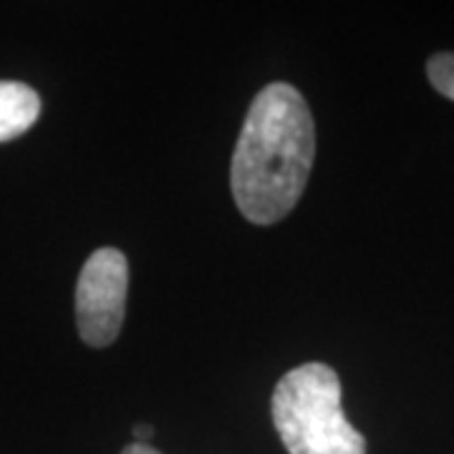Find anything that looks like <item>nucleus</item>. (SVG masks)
<instances>
[{
  "label": "nucleus",
  "mask_w": 454,
  "mask_h": 454,
  "mask_svg": "<svg viewBox=\"0 0 454 454\" xmlns=\"http://www.w3.org/2000/svg\"><path fill=\"white\" fill-rule=\"evenodd\" d=\"M41 98L20 82H0V142H11L38 121Z\"/></svg>",
  "instance_id": "4"
},
{
  "label": "nucleus",
  "mask_w": 454,
  "mask_h": 454,
  "mask_svg": "<svg viewBox=\"0 0 454 454\" xmlns=\"http://www.w3.org/2000/svg\"><path fill=\"white\" fill-rule=\"evenodd\" d=\"M129 265L121 250L101 247L83 262L76 283V325L89 346H109L124 324Z\"/></svg>",
  "instance_id": "3"
},
{
  "label": "nucleus",
  "mask_w": 454,
  "mask_h": 454,
  "mask_svg": "<svg viewBox=\"0 0 454 454\" xmlns=\"http://www.w3.org/2000/svg\"><path fill=\"white\" fill-rule=\"evenodd\" d=\"M427 76L442 97L454 101V53L442 51L427 61Z\"/></svg>",
  "instance_id": "5"
},
{
  "label": "nucleus",
  "mask_w": 454,
  "mask_h": 454,
  "mask_svg": "<svg viewBox=\"0 0 454 454\" xmlns=\"http://www.w3.org/2000/svg\"><path fill=\"white\" fill-rule=\"evenodd\" d=\"M273 424L291 454H366L340 406L339 373L321 361L288 372L273 391Z\"/></svg>",
  "instance_id": "2"
},
{
  "label": "nucleus",
  "mask_w": 454,
  "mask_h": 454,
  "mask_svg": "<svg viewBox=\"0 0 454 454\" xmlns=\"http://www.w3.org/2000/svg\"><path fill=\"white\" fill-rule=\"evenodd\" d=\"M121 454H160L154 447H149V444H139V442H134L129 447H124V452Z\"/></svg>",
  "instance_id": "7"
},
{
  "label": "nucleus",
  "mask_w": 454,
  "mask_h": 454,
  "mask_svg": "<svg viewBox=\"0 0 454 454\" xmlns=\"http://www.w3.org/2000/svg\"><path fill=\"white\" fill-rule=\"evenodd\" d=\"M316 157V127L291 83H270L253 98L232 154V197L255 225H273L298 205Z\"/></svg>",
  "instance_id": "1"
},
{
  "label": "nucleus",
  "mask_w": 454,
  "mask_h": 454,
  "mask_svg": "<svg viewBox=\"0 0 454 454\" xmlns=\"http://www.w3.org/2000/svg\"><path fill=\"white\" fill-rule=\"evenodd\" d=\"M134 434H137V442L145 444L146 439L154 434V427L152 424H134Z\"/></svg>",
  "instance_id": "6"
}]
</instances>
